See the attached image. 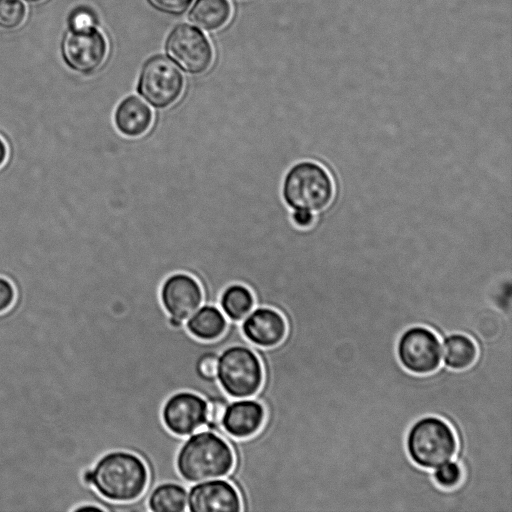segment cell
Here are the masks:
<instances>
[{"instance_id":"6","label":"cell","mask_w":512,"mask_h":512,"mask_svg":"<svg viewBox=\"0 0 512 512\" xmlns=\"http://www.w3.org/2000/svg\"><path fill=\"white\" fill-rule=\"evenodd\" d=\"M396 354L399 363L406 371L415 375L431 374L441 366L440 338L426 326H410L400 334Z\"/></svg>"},{"instance_id":"9","label":"cell","mask_w":512,"mask_h":512,"mask_svg":"<svg viewBox=\"0 0 512 512\" xmlns=\"http://www.w3.org/2000/svg\"><path fill=\"white\" fill-rule=\"evenodd\" d=\"M62 57L74 71L88 74L103 64L108 43L104 35L95 27L69 29L62 46Z\"/></svg>"},{"instance_id":"17","label":"cell","mask_w":512,"mask_h":512,"mask_svg":"<svg viewBox=\"0 0 512 512\" xmlns=\"http://www.w3.org/2000/svg\"><path fill=\"white\" fill-rule=\"evenodd\" d=\"M443 365L451 370H464L471 367L478 356L474 340L460 332L448 334L443 338Z\"/></svg>"},{"instance_id":"1","label":"cell","mask_w":512,"mask_h":512,"mask_svg":"<svg viewBox=\"0 0 512 512\" xmlns=\"http://www.w3.org/2000/svg\"><path fill=\"white\" fill-rule=\"evenodd\" d=\"M84 481L102 498L114 503H128L144 494L149 472L137 454L112 450L103 454L84 474Z\"/></svg>"},{"instance_id":"20","label":"cell","mask_w":512,"mask_h":512,"mask_svg":"<svg viewBox=\"0 0 512 512\" xmlns=\"http://www.w3.org/2000/svg\"><path fill=\"white\" fill-rule=\"evenodd\" d=\"M230 16L231 5L228 0H197L189 19L199 28L212 31L225 25Z\"/></svg>"},{"instance_id":"21","label":"cell","mask_w":512,"mask_h":512,"mask_svg":"<svg viewBox=\"0 0 512 512\" xmlns=\"http://www.w3.org/2000/svg\"><path fill=\"white\" fill-rule=\"evenodd\" d=\"M431 475L437 486L445 490H451L461 484L464 472L457 461L449 460L436 467Z\"/></svg>"},{"instance_id":"24","label":"cell","mask_w":512,"mask_h":512,"mask_svg":"<svg viewBox=\"0 0 512 512\" xmlns=\"http://www.w3.org/2000/svg\"><path fill=\"white\" fill-rule=\"evenodd\" d=\"M155 9L167 13L178 15L185 12L193 0H147Z\"/></svg>"},{"instance_id":"3","label":"cell","mask_w":512,"mask_h":512,"mask_svg":"<svg viewBox=\"0 0 512 512\" xmlns=\"http://www.w3.org/2000/svg\"><path fill=\"white\" fill-rule=\"evenodd\" d=\"M405 447L415 465L432 470L455 457L458 442L446 420L436 415H426L409 427Z\"/></svg>"},{"instance_id":"18","label":"cell","mask_w":512,"mask_h":512,"mask_svg":"<svg viewBox=\"0 0 512 512\" xmlns=\"http://www.w3.org/2000/svg\"><path fill=\"white\" fill-rule=\"evenodd\" d=\"M186 486L177 482H163L148 495L147 507L152 512H183L187 510Z\"/></svg>"},{"instance_id":"28","label":"cell","mask_w":512,"mask_h":512,"mask_svg":"<svg viewBox=\"0 0 512 512\" xmlns=\"http://www.w3.org/2000/svg\"><path fill=\"white\" fill-rule=\"evenodd\" d=\"M7 157V148L5 142L0 138V167L4 164Z\"/></svg>"},{"instance_id":"26","label":"cell","mask_w":512,"mask_h":512,"mask_svg":"<svg viewBox=\"0 0 512 512\" xmlns=\"http://www.w3.org/2000/svg\"><path fill=\"white\" fill-rule=\"evenodd\" d=\"M16 290L6 278L0 277V313L7 311L14 303Z\"/></svg>"},{"instance_id":"22","label":"cell","mask_w":512,"mask_h":512,"mask_svg":"<svg viewBox=\"0 0 512 512\" xmlns=\"http://www.w3.org/2000/svg\"><path fill=\"white\" fill-rule=\"evenodd\" d=\"M26 17V7L20 0H0V28H18Z\"/></svg>"},{"instance_id":"15","label":"cell","mask_w":512,"mask_h":512,"mask_svg":"<svg viewBox=\"0 0 512 512\" xmlns=\"http://www.w3.org/2000/svg\"><path fill=\"white\" fill-rule=\"evenodd\" d=\"M153 113L139 97L130 95L116 107L114 123L124 136L136 138L144 135L151 127Z\"/></svg>"},{"instance_id":"25","label":"cell","mask_w":512,"mask_h":512,"mask_svg":"<svg viewBox=\"0 0 512 512\" xmlns=\"http://www.w3.org/2000/svg\"><path fill=\"white\" fill-rule=\"evenodd\" d=\"M94 13L87 8H77L69 19L70 29H83L95 26Z\"/></svg>"},{"instance_id":"7","label":"cell","mask_w":512,"mask_h":512,"mask_svg":"<svg viewBox=\"0 0 512 512\" xmlns=\"http://www.w3.org/2000/svg\"><path fill=\"white\" fill-rule=\"evenodd\" d=\"M184 79L177 67L166 57L156 55L143 66L138 93L153 107L166 108L182 94Z\"/></svg>"},{"instance_id":"10","label":"cell","mask_w":512,"mask_h":512,"mask_svg":"<svg viewBox=\"0 0 512 512\" xmlns=\"http://www.w3.org/2000/svg\"><path fill=\"white\" fill-rule=\"evenodd\" d=\"M208 403L199 394L178 391L164 402L161 417L164 426L174 435L190 436L207 423Z\"/></svg>"},{"instance_id":"4","label":"cell","mask_w":512,"mask_h":512,"mask_svg":"<svg viewBox=\"0 0 512 512\" xmlns=\"http://www.w3.org/2000/svg\"><path fill=\"white\" fill-rule=\"evenodd\" d=\"M216 378L228 397L234 399L253 397L263 383L261 360L248 345H230L218 356Z\"/></svg>"},{"instance_id":"23","label":"cell","mask_w":512,"mask_h":512,"mask_svg":"<svg viewBox=\"0 0 512 512\" xmlns=\"http://www.w3.org/2000/svg\"><path fill=\"white\" fill-rule=\"evenodd\" d=\"M220 353L209 352L204 354L198 361L197 371L198 374L210 383H218L217 374V360Z\"/></svg>"},{"instance_id":"13","label":"cell","mask_w":512,"mask_h":512,"mask_svg":"<svg viewBox=\"0 0 512 512\" xmlns=\"http://www.w3.org/2000/svg\"><path fill=\"white\" fill-rule=\"evenodd\" d=\"M243 336L251 345L271 348L280 344L287 334L284 316L274 308L259 306L240 323Z\"/></svg>"},{"instance_id":"14","label":"cell","mask_w":512,"mask_h":512,"mask_svg":"<svg viewBox=\"0 0 512 512\" xmlns=\"http://www.w3.org/2000/svg\"><path fill=\"white\" fill-rule=\"evenodd\" d=\"M265 421V408L256 399L229 402L220 421V430L216 433L237 439L255 435Z\"/></svg>"},{"instance_id":"2","label":"cell","mask_w":512,"mask_h":512,"mask_svg":"<svg viewBox=\"0 0 512 512\" xmlns=\"http://www.w3.org/2000/svg\"><path fill=\"white\" fill-rule=\"evenodd\" d=\"M234 452L220 434L206 429L193 433L181 444L176 469L187 483L226 477L234 466Z\"/></svg>"},{"instance_id":"12","label":"cell","mask_w":512,"mask_h":512,"mask_svg":"<svg viewBox=\"0 0 512 512\" xmlns=\"http://www.w3.org/2000/svg\"><path fill=\"white\" fill-rule=\"evenodd\" d=\"M187 509L191 512H239L242 503L239 492L231 482L212 479L190 488Z\"/></svg>"},{"instance_id":"27","label":"cell","mask_w":512,"mask_h":512,"mask_svg":"<svg viewBox=\"0 0 512 512\" xmlns=\"http://www.w3.org/2000/svg\"><path fill=\"white\" fill-rule=\"evenodd\" d=\"M292 219L297 226L306 228L312 224L314 216L308 210H295Z\"/></svg>"},{"instance_id":"8","label":"cell","mask_w":512,"mask_h":512,"mask_svg":"<svg viewBox=\"0 0 512 512\" xmlns=\"http://www.w3.org/2000/svg\"><path fill=\"white\" fill-rule=\"evenodd\" d=\"M166 51L181 69L191 74L207 71L214 58L206 36L188 24H180L171 31L166 41Z\"/></svg>"},{"instance_id":"11","label":"cell","mask_w":512,"mask_h":512,"mask_svg":"<svg viewBox=\"0 0 512 512\" xmlns=\"http://www.w3.org/2000/svg\"><path fill=\"white\" fill-rule=\"evenodd\" d=\"M159 298L169 317L185 322L200 307L204 293L195 278L176 273L163 282Z\"/></svg>"},{"instance_id":"16","label":"cell","mask_w":512,"mask_h":512,"mask_svg":"<svg viewBox=\"0 0 512 512\" xmlns=\"http://www.w3.org/2000/svg\"><path fill=\"white\" fill-rule=\"evenodd\" d=\"M228 323V319L216 305L206 304L197 309L184 325L196 339L213 341L225 333Z\"/></svg>"},{"instance_id":"19","label":"cell","mask_w":512,"mask_h":512,"mask_svg":"<svg viewBox=\"0 0 512 512\" xmlns=\"http://www.w3.org/2000/svg\"><path fill=\"white\" fill-rule=\"evenodd\" d=\"M253 292L242 284L225 287L219 297V305L226 318L231 322H241L254 308Z\"/></svg>"},{"instance_id":"29","label":"cell","mask_w":512,"mask_h":512,"mask_svg":"<svg viewBox=\"0 0 512 512\" xmlns=\"http://www.w3.org/2000/svg\"><path fill=\"white\" fill-rule=\"evenodd\" d=\"M27 2H31V3H35V2H39V1H42V0H25Z\"/></svg>"},{"instance_id":"5","label":"cell","mask_w":512,"mask_h":512,"mask_svg":"<svg viewBox=\"0 0 512 512\" xmlns=\"http://www.w3.org/2000/svg\"><path fill=\"white\" fill-rule=\"evenodd\" d=\"M333 191V182L327 171L309 161L294 165L283 183V198L294 210H322L331 202Z\"/></svg>"}]
</instances>
